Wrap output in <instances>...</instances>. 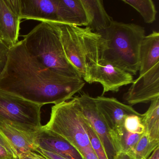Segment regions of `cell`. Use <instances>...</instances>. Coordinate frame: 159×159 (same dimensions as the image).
<instances>
[{"label":"cell","instance_id":"cell-1","mask_svg":"<svg viewBox=\"0 0 159 159\" xmlns=\"http://www.w3.org/2000/svg\"><path fill=\"white\" fill-rule=\"evenodd\" d=\"M85 82L45 66L29 52L23 40L9 50L0 73V91L39 105H55L72 99Z\"/></svg>","mask_w":159,"mask_h":159},{"label":"cell","instance_id":"cell-2","mask_svg":"<svg viewBox=\"0 0 159 159\" xmlns=\"http://www.w3.org/2000/svg\"><path fill=\"white\" fill-rule=\"evenodd\" d=\"M101 35L104 43L99 63L111 64L135 75L139 70V49L145 37L144 28L113 21Z\"/></svg>","mask_w":159,"mask_h":159},{"label":"cell","instance_id":"cell-3","mask_svg":"<svg viewBox=\"0 0 159 159\" xmlns=\"http://www.w3.org/2000/svg\"><path fill=\"white\" fill-rule=\"evenodd\" d=\"M23 37L29 52L45 66L64 76L81 78L65 56L54 22H42Z\"/></svg>","mask_w":159,"mask_h":159},{"label":"cell","instance_id":"cell-4","mask_svg":"<svg viewBox=\"0 0 159 159\" xmlns=\"http://www.w3.org/2000/svg\"><path fill=\"white\" fill-rule=\"evenodd\" d=\"M54 23L67 59L83 79L87 68L100 61L104 43L102 36L87 27Z\"/></svg>","mask_w":159,"mask_h":159},{"label":"cell","instance_id":"cell-5","mask_svg":"<svg viewBox=\"0 0 159 159\" xmlns=\"http://www.w3.org/2000/svg\"><path fill=\"white\" fill-rule=\"evenodd\" d=\"M43 126L67 141L82 156L84 151L93 149L85 119L75 97L53 106L50 120Z\"/></svg>","mask_w":159,"mask_h":159},{"label":"cell","instance_id":"cell-6","mask_svg":"<svg viewBox=\"0 0 159 159\" xmlns=\"http://www.w3.org/2000/svg\"><path fill=\"white\" fill-rule=\"evenodd\" d=\"M43 106L0 91V123L35 134L43 126Z\"/></svg>","mask_w":159,"mask_h":159},{"label":"cell","instance_id":"cell-7","mask_svg":"<svg viewBox=\"0 0 159 159\" xmlns=\"http://www.w3.org/2000/svg\"><path fill=\"white\" fill-rule=\"evenodd\" d=\"M75 98L83 115L100 139L108 159H113L116 152L111 137L112 130L99 111L94 98L85 93Z\"/></svg>","mask_w":159,"mask_h":159},{"label":"cell","instance_id":"cell-8","mask_svg":"<svg viewBox=\"0 0 159 159\" xmlns=\"http://www.w3.org/2000/svg\"><path fill=\"white\" fill-rule=\"evenodd\" d=\"M89 84L99 83L103 86L102 94L108 92L117 93L120 88L134 81L133 75L111 64L98 63L87 68L83 79Z\"/></svg>","mask_w":159,"mask_h":159},{"label":"cell","instance_id":"cell-9","mask_svg":"<svg viewBox=\"0 0 159 159\" xmlns=\"http://www.w3.org/2000/svg\"><path fill=\"white\" fill-rule=\"evenodd\" d=\"M124 95L130 106L148 103L159 98V63L134 80Z\"/></svg>","mask_w":159,"mask_h":159},{"label":"cell","instance_id":"cell-10","mask_svg":"<svg viewBox=\"0 0 159 159\" xmlns=\"http://www.w3.org/2000/svg\"><path fill=\"white\" fill-rule=\"evenodd\" d=\"M21 0H0V33L9 48L19 42Z\"/></svg>","mask_w":159,"mask_h":159},{"label":"cell","instance_id":"cell-11","mask_svg":"<svg viewBox=\"0 0 159 159\" xmlns=\"http://www.w3.org/2000/svg\"><path fill=\"white\" fill-rule=\"evenodd\" d=\"M95 100L99 111L112 130L124 127V122L127 116H142L131 106L121 103L115 98L100 96L95 98Z\"/></svg>","mask_w":159,"mask_h":159},{"label":"cell","instance_id":"cell-12","mask_svg":"<svg viewBox=\"0 0 159 159\" xmlns=\"http://www.w3.org/2000/svg\"><path fill=\"white\" fill-rule=\"evenodd\" d=\"M34 134L0 123V138L17 159L30 152H35L38 147Z\"/></svg>","mask_w":159,"mask_h":159},{"label":"cell","instance_id":"cell-13","mask_svg":"<svg viewBox=\"0 0 159 159\" xmlns=\"http://www.w3.org/2000/svg\"><path fill=\"white\" fill-rule=\"evenodd\" d=\"M35 142L38 148L55 152L68 159H85L67 141L50 130L42 127L35 134Z\"/></svg>","mask_w":159,"mask_h":159},{"label":"cell","instance_id":"cell-14","mask_svg":"<svg viewBox=\"0 0 159 159\" xmlns=\"http://www.w3.org/2000/svg\"><path fill=\"white\" fill-rule=\"evenodd\" d=\"M59 0H21V18L40 22H57Z\"/></svg>","mask_w":159,"mask_h":159},{"label":"cell","instance_id":"cell-15","mask_svg":"<svg viewBox=\"0 0 159 159\" xmlns=\"http://www.w3.org/2000/svg\"><path fill=\"white\" fill-rule=\"evenodd\" d=\"M87 18V27L92 32L101 35L113 20L105 10L100 0H81Z\"/></svg>","mask_w":159,"mask_h":159},{"label":"cell","instance_id":"cell-16","mask_svg":"<svg viewBox=\"0 0 159 159\" xmlns=\"http://www.w3.org/2000/svg\"><path fill=\"white\" fill-rule=\"evenodd\" d=\"M159 63V33L153 31L145 36L140 44L139 52V76Z\"/></svg>","mask_w":159,"mask_h":159},{"label":"cell","instance_id":"cell-17","mask_svg":"<svg viewBox=\"0 0 159 159\" xmlns=\"http://www.w3.org/2000/svg\"><path fill=\"white\" fill-rule=\"evenodd\" d=\"M57 21L80 27L87 26V18L81 0H59Z\"/></svg>","mask_w":159,"mask_h":159},{"label":"cell","instance_id":"cell-18","mask_svg":"<svg viewBox=\"0 0 159 159\" xmlns=\"http://www.w3.org/2000/svg\"><path fill=\"white\" fill-rule=\"evenodd\" d=\"M151 102L148 110L142 114L141 123L150 138L159 141V98Z\"/></svg>","mask_w":159,"mask_h":159},{"label":"cell","instance_id":"cell-19","mask_svg":"<svg viewBox=\"0 0 159 159\" xmlns=\"http://www.w3.org/2000/svg\"><path fill=\"white\" fill-rule=\"evenodd\" d=\"M142 135L129 133L124 127L112 130L111 137L116 153L124 152L133 154L135 147Z\"/></svg>","mask_w":159,"mask_h":159},{"label":"cell","instance_id":"cell-20","mask_svg":"<svg viewBox=\"0 0 159 159\" xmlns=\"http://www.w3.org/2000/svg\"><path fill=\"white\" fill-rule=\"evenodd\" d=\"M122 1L135 9L147 24H152L155 21L157 11L152 0H122Z\"/></svg>","mask_w":159,"mask_h":159},{"label":"cell","instance_id":"cell-21","mask_svg":"<svg viewBox=\"0 0 159 159\" xmlns=\"http://www.w3.org/2000/svg\"><path fill=\"white\" fill-rule=\"evenodd\" d=\"M159 141L152 140L146 133H143L134 149L135 159H148L152 152L159 147Z\"/></svg>","mask_w":159,"mask_h":159},{"label":"cell","instance_id":"cell-22","mask_svg":"<svg viewBox=\"0 0 159 159\" xmlns=\"http://www.w3.org/2000/svg\"><path fill=\"white\" fill-rule=\"evenodd\" d=\"M87 133L93 150L98 159H108L103 145L90 124L85 120Z\"/></svg>","mask_w":159,"mask_h":159},{"label":"cell","instance_id":"cell-23","mask_svg":"<svg viewBox=\"0 0 159 159\" xmlns=\"http://www.w3.org/2000/svg\"><path fill=\"white\" fill-rule=\"evenodd\" d=\"M124 127L129 133L142 134L145 133V128L141 121V117L136 115L127 116L124 122Z\"/></svg>","mask_w":159,"mask_h":159},{"label":"cell","instance_id":"cell-24","mask_svg":"<svg viewBox=\"0 0 159 159\" xmlns=\"http://www.w3.org/2000/svg\"><path fill=\"white\" fill-rule=\"evenodd\" d=\"M10 48L2 40H0V73L5 66Z\"/></svg>","mask_w":159,"mask_h":159},{"label":"cell","instance_id":"cell-25","mask_svg":"<svg viewBox=\"0 0 159 159\" xmlns=\"http://www.w3.org/2000/svg\"><path fill=\"white\" fill-rule=\"evenodd\" d=\"M12 152L0 138V159H17Z\"/></svg>","mask_w":159,"mask_h":159},{"label":"cell","instance_id":"cell-26","mask_svg":"<svg viewBox=\"0 0 159 159\" xmlns=\"http://www.w3.org/2000/svg\"><path fill=\"white\" fill-rule=\"evenodd\" d=\"M35 152L42 155L45 159H68L57 153L47 151L39 148L36 149Z\"/></svg>","mask_w":159,"mask_h":159},{"label":"cell","instance_id":"cell-27","mask_svg":"<svg viewBox=\"0 0 159 159\" xmlns=\"http://www.w3.org/2000/svg\"><path fill=\"white\" fill-rule=\"evenodd\" d=\"M113 159H135L134 154L124 152H117Z\"/></svg>","mask_w":159,"mask_h":159},{"label":"cell","instance_id":"cell-28","mask_svg":"<svg viewBox=\"0 0 159 159\" xmlns=\"http://www.w3.org/2000/svg\"><path fill=\"white\" fill-rule=\"evenodd\" d=\"M19 159H45L42 155L36 152H30Z\"/></svg>","mask_w":159,"mask_h":159},{"label":"cell","instance_id":"cell-29","mask_svg":"<svg viewBox=\"0 0 159 159\" xmlns=\"http://www.w3.org/2000/svg\"><path fill=\"white\" fill-rule=\"evenodd\" d=\"M83 156L85 159H98L93 149L84 151L83 153Z\"/></svg>","mask_w":159,"mask_h":159},{"label":"cell","instance_id":"cell-30","mask_svg":"<svg viewBox=\"0 0 159 159\" xmlns=\"http://www.w3.org/2000/svg\"><path fill=\"white\" fill-rule=\"evenodd\" d=\"M148 159H159V147H158L153 152Z\"/></svg>","mask_w":159,"mask_h":159},{"label":"cell","instance_id":"cell-31","mask_svg":"<svg viewBox=\"0 0 159 159\" xmlns=\"http://www.w3.org/2000/svg\"><path fill=\"white\" fill-rule=\"evenodd\" d=\"M0 40H2V37L1 34V33H0Z\"/></svg>","mask_w":159,"mask_h":159},{"label":"cell","instance_id":"cell-32","mask_svg":"<svg viewBox=\"0 0 159 159\" xmlns=\"http://www.w3.org/2000/svg\"></svg>","mask_w":159,"mask_h":159}]
</instances>
